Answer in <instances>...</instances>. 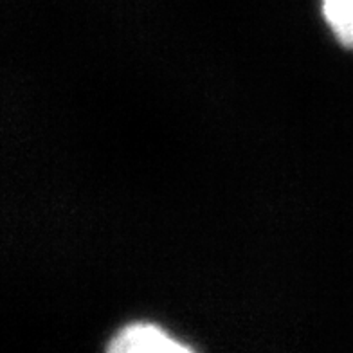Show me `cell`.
Segmentation results:
<instances>
[{
    "label": "cell",
    "instance_id": "cell-1",
    "mask_svg": "<svg viewBox=\"0 0 353 353\" xmlns=\"http://www.w3.org/2000/svg\"><path fill=\"white\" fill-rule=\"evenodd\" d=\"M108 352H191L190 346L179 343L175 337L152 323H132L123 326L110 339Z\"/></svg>",
    "mask_w": 353,
    "mask_h": 353
},
{
    "label": "cell",
    "instance_id": "cell-2",
    "mask_svg": "<svg viewBox=\"0 0 353 353\" xmlns=\"http://www.w3.org/2000/svg\"><path fill=\"white\" fill-rule=\"evenodd\" d=\"M321 13L337 42L353 49V0H321Z\"/></svg>",
    "mask_w": 353,
    "mask_h": 353
}]
</instances>
